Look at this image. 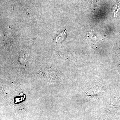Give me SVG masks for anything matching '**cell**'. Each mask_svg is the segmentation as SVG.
<instances>
[{"instance_id": "6da1fadb", "label": "cell", "mask_w": 120, "mask_h": 120, "mask_svg": "<svg viewBox=\"0 0 120 120\" xmlns=\"http://www.w3.org/2000/svg\"><path fill=\"white\" fill-rule=\"evenodd\" d=\"M113 13L114 17H117L120 13V1L116 3L113 8Z\"/></svg>"}, {"instance_id": "7a4b0ae2", "label": "cell", "mask_w": 120, "mask_h": 120, "mask_svg": "<svg viewBox=\"0 0 120 120\" xmlns=\"http://www.w3.org/2000/svg\"><path fill=\"white\" fill-rule=\"evenodd\" d=\"M66 36H67V34H66V31H63L56 38V41L58 43L61 42L63 40H64L66 38Z\"/></svg>"}]
</instances>
